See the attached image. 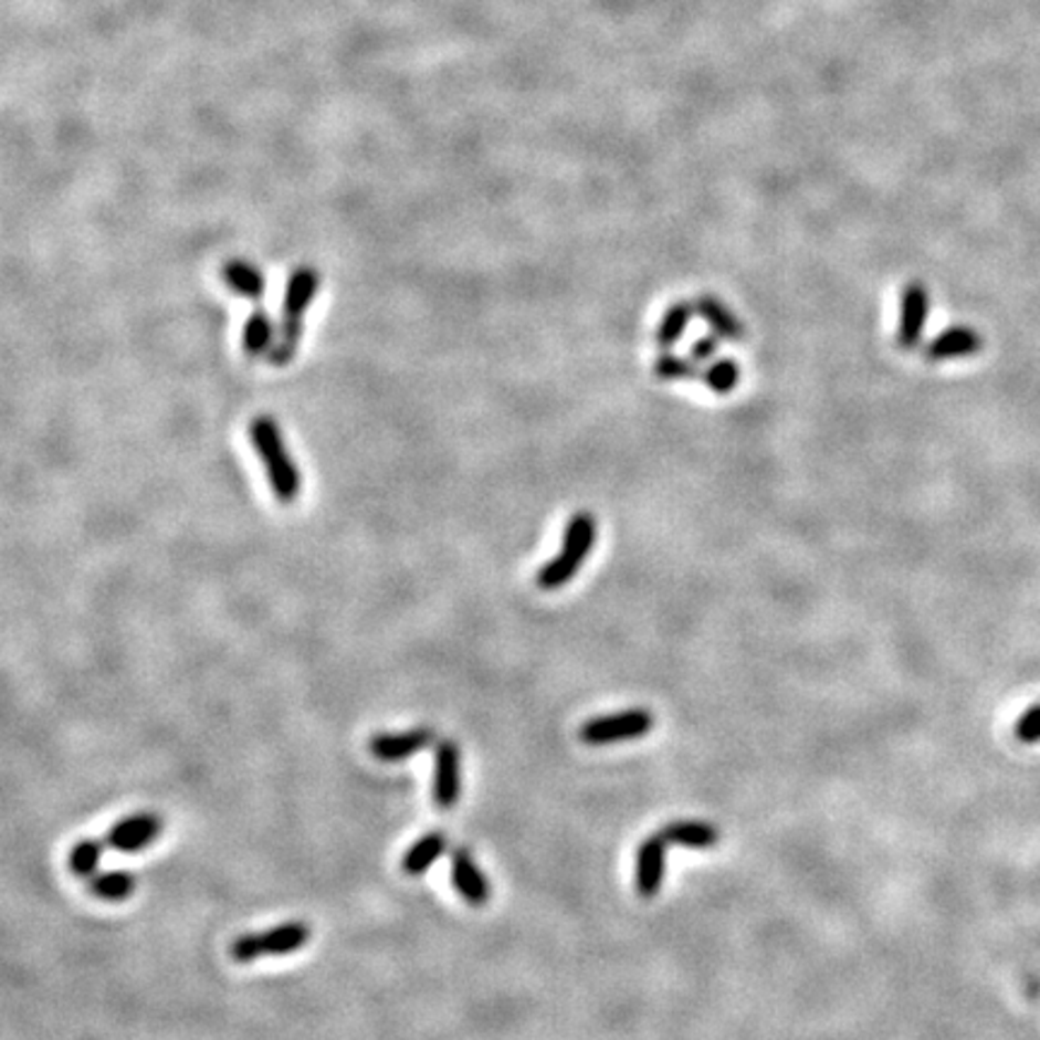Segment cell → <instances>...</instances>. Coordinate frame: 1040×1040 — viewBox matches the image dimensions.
<instances>
[{"mask_svg": "<svg viewBox=\"0 0 1040 1040\" xmlns=\"http://www.w3.org/2000/svg\"><path fill=\"white\" fill-rule=\"evenodd\" d=\"M249 441L253 445V451L261 458L263 470L270 482V490H273L277 502L285 506L294 504L296 496H300L302 492V475L292 461L285 437H282V431L273 417H267V414L253 417L249 424Z\"/></svg>", "mask_w": 1040, "mask_h": 1040, "instance_id": "cell-1", "label": "cell"}, {"mask_svg": "<svg viewBox=\"0 0 1040 1040\" xmlns=\"http://www.w3.org/2000/svg\"><path fill=\"white\" fill-rule=\"evenodd\" d=\"M321 287V275L316 267L300 265L292 270L287 280L285 296H282V323L277 333V343L270 353V364L273 367H285L296 355L302 333H304V316L308 306L314 304Z\"/></svg>", "mask_w": 1040, "mask_h": 1040, "instance_id": "cell-2", "label": "cell"}, {"mask_svg": "<svg viewBox=\"0 0 1040 1040\" xmlns=\"http://www.w3.org/2000/svg\"><path fill=\"white\" fill-rule=\"evenodd\" d=\"M598 523L588 511H578L566 523L561 537V549L535 574V584L539 590H559L569 586L574 576L584 569L588 554L596 547Z\"/></svg>", "mask_w": 1040, "mask_h": 1040, "instance_id": "cell-3", "label": "cell"}, {"mask_svg": "<svg viewBox=\"0 0 1040 1040\" xmlns=\"http://www.w3.org/2000/svg\"><path fill=\"white\" fill-rule=\"evenodd\" d=\"M311 939V925L304 921H290L282 923L273 929L265 932H251V935H241L229 947V956L237 964H253L263 956H285L304 949Z\"/></svg>", "mask_w": 1040, "mask_h": 1040, "instance_id": "cell-4", "label": "cell"}, {"mask_svg": "<svg viewBox=\"0 0 1040 1040\" xmlns=\"http://www.w3.org/2000/svg\"><path fill=\"white\" fill-rule=\"evenodd\" d=\"M655 718L651 711L645 708H631L614 715H605V718H592L580 727V739L586 745H614V742L639 739L653 731Z\"/></svg>", "mask_w": 1040, "mask_h": 1040, "instance_id": "cell-5", "label": "cell"}, {"mask_svg": "<svg viewBox=\"0 0 1040 1040\" xmlns=\"http://www.w3.org/2000/svg\"><path fill=\"white\" fill-rule=\"evenodd\" d=\"M929 316V292L923 282H908L901 290L899 300V333L896 343L901 349H915L923 340L925 323Z\"/></svg>", "mask_w": 1040, "mask_h": 1040, "instance_id": "cell-6", "label": "cell"}, {"mask_svg": "<svg viewBox=\"0 0 1040 1040\" xmlns=\"http://www.w3.org/2000/svg\"><path fill=\"white\" fill-rule=\"evenodd\" d=\"M161 829H165V823H161L157 815L140 812V815H133V817L116 821L109 829V833H106L104 843L106 848L118 850V853L133 855V853H140V850H145L150 843H155L161 836Z\"/></svg>", "mask_w": 1040, "mask_h": 1040, "instance_id": "cell-7", "label": "cell"}, {"mask_svg": "<svg viewBox=\"0 0 1040 1040\" xmlns=\"http://www.w3.org/2000/svg\"><path fill=\"white\" fill-rule=\"evenodd\" d=\"M434 805L439 809L455 807L461 797V749L453 739H441L434 752Z\"/></svg>", "mask_w": 1040, "mask_h": 1040, "instance_id": "cell-8", "label": "cell"}, {"mask_svg": "<svg viewBox=\"0 0 1040 1040\" xmlns=\"http://www.w3.org/2000/svg\"><path fill=\"white\" fill-rule=\"evenodd\" d=\"M451 880L458 894H461L463 901H468L472 908L487 906V901L492 896L490 880L477 868V862L470 855V850L463 845L455 848L451 853Z\"/></svg>", "mask_w": 1040, "mask_h": 1040, "instance_id": "cell-9", "label": "cell"}, {"mask_svg": "<svg viewBox=\"0 0 1040 1040\" xmlns=\"http://www.w3.org/2000/svg\"><path fill=\"white\" fill-rule=\"evenodd\" d=\"M434 745V731L431 727H414V731L408 733H398V735H374L369 739V752L376 756L378 761H405L410 756L424 752L427 747Z\"/></svg>", "mask_w": 1040, "mask_h": 1040, "instance_id": "cell-10", "label": "cell"}, {"mask_svg": "<svg viewBox=\"0 0 1040 1040\" xmlns=\"http://www.w3.org/2000/svg\"><path fill=\"white\" fill-rule=\"evenodd\" d=\"M668 841L663 839V833H655L651 839H645L639 848L637 855V889L643 899H653L658 896L660 886H663L665 880V850Z\"/></svg>", "mask_w": 1040, "mask_h": 1040, "instance_id": "cell-11", "label": "cell"}, {"mask_svg": "<svg viewBox=\"0 0 1040 1040\" xmlns=\"http://www.w3.org/2000/svg\"><path fill=\"white\" fill-rule=\"evenodd\" d=\"M983 349V337L970 326H952L942 330L935 340L925 347V359L932 364L974 357Z\"/></svg>", "mask_w": 1040, "mask_h": 1040, "instance_id": "cell-12", "label": "cell"}, {"mask_svg": "<svg viewBox=\"0 0 1040 1040\" xmlns=\"http://www.w3.org/2000/svg\"><path fill=\"white\" fill-rule=\"evenodd\" d=\"M694 311L708 323L713 335H718L721 340L739 343L742 337H745V326H742V321L718 300V296L701 294L694 302Z\"/></svg>", "mask_w": 1040, "mask_h": 1040, "instance_id": "cell-13", "label": "cell"}, {"mask_svg": "<svg viewBox=\"0 0 1040 1040\" xmlns=\"http://www.w3.org/2000/svg\"><path fill=\"white\" fill-rule=\"evenodd\" d=\"M222 280L229 292L259 304L265 296V277L259 267L249 261L232 259L222 265Z\"/></svg>", "mask_w": 1040, "mask_h": 1040, "instance_id": "cell-14", "label": "cell"}, {"mask_svg": "<svg viewBox=\"0 0 1040 1040\" xmlns=\"http://www.w3.org/2000/svg\"><path fill=\"white\" fill-rule=\"evenodd\" d=\"M275 323L270 318L265 308H255L251 311V316L244 323V333H241V347H244V355L251 359H261L270 357L275 347Z\"/></svg>", "mask_w": 1040, "mask_h": 1040, "instance_id": "cell-15", "label": "cell"}, {"mask_svg": "<svg viewBox=\"0 0 1040 1040\" xmlns=\"http://www.w3.org/2000/svg\"><path fill=\"white\" fill-rule=\"evenodd\" d=\"M445 848H449V836L443 831H429L408 848V853L400 860V868L408 876H422L445 853Z\"/></svg>", "mask_w": 1040, "mask_h": 1040, "instance_id": "cell-16", "label": "cell"}, {"mask_svg": "<svg viewBox=\"0 0 1040 1040\" xmlns=\"http://www.w3.org/2000/svg\"><path fill=\"white\" fill-rule=\"evenodd\" d=\"M663 839L670 845H684L694 850L713 848L721 841V833L706 821H672L663 827Z\"/></svg>", "mask_w": 1040, "mask_h": 1040, "instance_id": "cell-17", "label": "cell"}, {"mask_svg": "<svg viewBox=\"0 0 1040 1040\" xmlns=\"http://www.w3.org/2000/svg\"><path fill=\"white\" fill-rule=\"evenodd\" d=\"M694 314H696L694 304H686V302L672 304L665 311V316L660 318V323H658V330H655L658 347L670 349L672 345H677L682 340V335L686 333L689 321H692Z\"/></svg>", "mask_w": 1040, "mask_h": 1040, "instance_id": "cell-18", "label": "cell"}, {"mask_svg": "<svg viewBox=\"0 0 1040 1040\" xmlns=\"http://www.w3.org/2000/svg\"><path fill=\"white\" fill-rule=\"evenodd\" d=\"M135 891V876L128 872H102L90 880V894L102 901H126Z\"/></svg>", "mask_w": 1040, "mask_h": 1040, "instance_id": "cell-19", "label": "cell"}, {"mask_svg": "<svg viewBox=\"0 0 1040 1040\" xmlns=\"http://www.w3.org/2000/svg\"><path fill=\"white\" fill-rule=\"evenodd\" d=\"M104 845L106 843H99L94 839L77 841L71 850V855H67V868H71V872L80 876V880H92V876L97 874V868L102 862Z\"/></svg>", "mask_w": 1040, "mask_h": 1040, "instance_id": "cell-20", "label": "cell"}, {"mask_svg": "<svg viewBox=\"0 0 1040 1040\" xmlns=\"http://www.w3.org/2000/svg\"><path fill=\"white\" fill-rule=\"evenodd\" d=\"M704 384L718 396L733 393L739 384V364L735 359H713L704 371Z\"/></svg>", "mask_w": 1040, "mask_h": 1040, "instance_id": "cell-21", "label": "cell"}, {"mask_svg": "<svg viewBox=\"0 0 1040 1040\" xmlns=\"http://www.w3.org/2000/svg\"><path fill=\"white\" fill-rule=\"evenodd\" d=\"M696 367L698 364L694 359L663 353L653 364V376H658L660 381H684V378L696 376Z\"/></svg>", "mask_w": 1040, "mask_h": 1040, "instance_id": "cell-22", "label": "cell"}, {"mask_svg": "<svg viewBox=\"0 0 1040 1040\" xmlns=\"http://www.w3.org/2000/svg\"><path fill=\"white\" fill-rule=\"evenodd\" d=\"M1015 737L1021 742V745H1038L1040 742V701L1021 713V718L1015 725Z\"/></svg>", "mask_w": 1040, "mask_h": 1040, "instance_id": "cell-23", "label": "cell"}, {"mask_svg": "<svg viewBox=\"0 0 1040 1040\" xmlns=\"http://www.w3.org/2000/svg\"><path fill=\"white\" fill-rule=\"evenodd\" d=\"M718 345H721L718 335L698 337V340L692 347V359L696 364H711L715 359V355H718Z\"/></svg>", "mask_w": 1040, "mask_h": 1040, "instance_id": "cell-24", "label": "cell"}]
</instances>
